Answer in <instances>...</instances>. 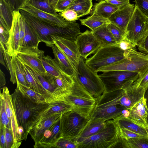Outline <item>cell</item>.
Returning a JSON list of instances; mask_svg holds the SVG:
<instances>
[{
  "mask_svg": "<svg viewBox=\"0 0 148 148\" xmlns=\"http://www.w3.org/2000/svg\"><path fill=\"white\" fill-rule=\"evenodd\" d=\"M11 96L17 123L18 126L23 128V140H25L39 114L49 103H34L24 96L17 88Z\"/></svg>",
  "mask_w": 148,
  "mask_h": 148,
  "instance_id": "6da1fadb",
  "label": "cell"
},
{
  "mask_svg": "<svg viewBox=\"0 0 148 148\" xmlns=\"http://www.w3.org/2000/svg\"><path fill=\"white\" fill-rule=\"evenodd\" d=\"M125 92L123 89L104 92L96 98V104L89 120L101 119L106 121L113 120L122 114L125 109L120 105V99Z\"/></svg>",
  "mask_w": 148,
  "mask_h": 148,
  "instance_id": "7a4b0ae2",
  "label": "cell"
},
{
  "mask_svg": "<svg viewBox=\"0 0 148 148\" xmlns=\"http://www.w3.org/2000/svg\"><path fill=\"white\" fill-rule=\"evenodd\" d=\"M20 12L40 42H44L48 47H50L53 44L51 37L52 35L59 36L68 39L73 38L75 35V28L71 23H68L64 27L52 26L40 21L22 9L20 10Z\"/></svg>",
  "mask_w": 148,
  "mask_h": 148,
  "instance_id": "3957f363",
  "label": "cell"
},
{
  "mask_svg": "<svg viewBox=\"0 0 148 148\" xmlns=\"http://www.w3.org/2000/svg\"><path fill=\"white\" fill-rule=\"evenodd\" d=\"M125 58L108 66L99 68L95 71L103 72L121 71L136 72L142 76L148 69V55L133 48L125 51Z\"/></svg>",
  "mask_w": 148,
  "mask_h": 148,
  "instance_id": "277c9868",
  "label": "cell"
},
{
  "mask_svg": "<svg viewBox=\"0 0 148 148\" xmlns=\"http://www.w3.org/2000/svg\"><path fill=\"white\" fill-rule=\"evenodd\" d=\"M102 130L77 143V148H115L120 140L119 127L113 120L106 121Z\"/></svg>",
  "mask_w": 148,
  "mask_h": 148,
  "instance_id": "5b68a950",
  "label": "cell"
},
{
  "mask_svg": "<svg viewBox=\"0 0 148 148\" xmlns=\"http://www.w3.org/2000/svg\"><path fill=\"white\" fill-rule=\"evenodd\" d=\"M70 93L64 99L71 106L72 110L89 119L95 106L96 99L79 83L75 75Z\"/></svg>",
  "mask_w": 148,
  "mask_h": 148,
  "instance_id": "8992f818",
  "label": "cell"
},
{
  "mask_svg": "<svg viewBox=\"0 0 148 148\" xmlns=\"http://www.w3.org/2000/svg\"><path fill=\"white\" fill-rule=\"evenodd\" d=\"M77 71L76 77L88 92L95 98L103 94L104 86L97 72L86 64L85 60L82 57L79 61Z\"/></svg>",
  "mask_w": 148,
  "mask_h": 148,
  "instance_id": "52a82bcc",
  "label": "cell"
},
{
  "mask_svg": "<svg viewBox=\"0 0 148 148\" xmlns=\"http://www.w3.org/2000/svg\"><path fill=\"white\" fill-rule=\"evenodd\" d=\"M99 75L104 87V92L123 89L130 87L139 78L137 72L121 71H113L102 72Z\"/></svg>",
  "mask_w": 148,
  "mask_h": 148,
  "instance_id": "ba28073f",
  "label": "cell"
},
{
  "mask_svg": "<svg viewBox=\"0 0 148 148\" xmlns=\"http://www.w3.org/2000/svg\"><path fill=\"white\" fill-rule=\"evenodd\" d=\"M124 51L115 45H103L85 62L95 71L99 68L111 65L126 57Z\"/></svg>",
  "mask_w": 148,
  "mask_h": 148,
  "instance_id": "9c48e42d",
  "label": "cell"
},
{
  "mask_svg": "<svg viewBox=\"0 0 148 148\" xmlns=\"http://www.w3.org/2000/svg\"><path fill=\"white\" fill-rule=\"evenodd\" d=\"M88 120L72 110L62 114L60 125V137L74 140L79 136Z\"/></svg>",
  "mask_w": 148,
  "mask_h": 148,
  "instance_id": "30bf717a",
  "label": "cell"
},
{
  "mask_svg": "<svg viewBox=\"0 0 148 148\" xmlns=\"http://www.w3.org/2000/svg\"><path fill=\"white\" fill-rule=\"evenodd\" d=\"M135 7L127 27L125 38L136 46L148 27V20L135 5Z\"/></svg>",
  "mask_w": 148,
  "mask_h": 148,
  "instance_id": "8fae6325",
  "label": "cell"
},
{
  "mask_svg": "<svg viewBox=\"0 0 148 148\" xmlns=\"http://www.w3.org/2000/svg\"><path fill=\"white\" fill-rule=\"evenodd\" d=\"M38 46L22 47L16 56L22 63L30 67L41 75H45L47 73L41 61L44 51L39 50Z\"/></svg>",
  "mask_w": 148,
  "mask_h": 148,
  "instance_id": "7c38bea8",
  "label": "cell"
},
{
  "mask_svg": "<svg viewBox=\"0 0 148 148\" xmlns=\"http://www.w3.org/2000/svg\"><path fill=\"white\" fill-rule=\"evenodd\" d=\"M75 42L81 57L85 60L104 45L91 31L88 30L79 34Z\"/></svg>",
  "mask_w": 148,
  "mask_h": 148,
  "instance_id": "4fadbf2b",
  "label": "cell"
},
{
  "mask_svg": "<svg viewBox=\"0 0 148 148\" xmlns=\"http://www.w3.org/2000/svg\"><path fill=\"white\" fill-rule=\"evenodd\" d=\"M51 37L53 44L57 47L70 61L77 74L81 56L75 42L58 35H52Z\"/></svg>",
  "mask_w": 148,
  "mask_h": 148,
  "instance_id": "5bb4252c",
  "label": "cell"
},
{
  "mask_svg": "<svg viewBox=\"0 0 148 148\" xmlns=\"http://www.w3.org/2000/svg\"><path fill=\"white\" fill-rule=\"evenodd\" d=\"M20 11L13 12V19L10 31L8 40L5 45L9 55L12 57L16 56L19 52L20 46V30L19 15Z\"/></svg>",
  "mask_w": 148,
  "mask_h": 148,
  "instance_id": "9a60e30c",
  "label": "cell"
},
{
  "mask_svg": "<svg viewBox=\"0 0 148 148\" xmlns=\"http://www.w3.org/2000/svg\"><path fill=\"white\" fill-rule=\"evenodd\" d=\"M21 9L28 12L40 21L52 26L64 27L67 25V22L59 14L53 15L41 11L27 4Z\"/></svg>",
  "mask_w": 148,
  "mask_h": 148,
  "instance_id": "2e32d148",
  "label": "cell"
},
{
  "mask_svg": "<svg viewBox=\"0 0 148 148\" xmlns=\"http://www.w3.org/2000/svg\"><path fill=\"white\" fill-rule=\"evenodd\" d=\"M128 110L129 115L126 118L145 128L148 126V109L144 96Z\"/></svg>",
  "mask_w": 148,
  "mask_h": 148,
  "instance_id": "e0dca14e",
  "label": "cell"
},
{
  "mask_svg": "<svg viewBox=\"0 0 148 148\" xmlns=\"http://www.w3.org/2000/svg\"><path fill=\"white\" fill-rule=\"evenodd\" d=\"M135 5L130 4L120 8L108 18L110 23L125 32L128 24L134 12Z\"/></svg>",
  "mask_w": 148,
  "mask_h": 148,
  "instance_id": "ac0fdd59",
  "label": "cell"
},
{
  "mask_svg": "<svg viewBox=\"0 0 148 148\" xmlns=\"http://www.w3.org/2000/svg\"><path fill=\"white\" fill-rule=\"evenodd\" d=\"M72 110L71 106L65 101L49 103L45 109L40 113L34 125L51 116L58 114H62Z\"/></svg>",
  "mask_w": 148,
  "mask_h": 148,
  "instance_id": "d6986e66",
  "label": "cell"
},
{
  "mask_svg": "<svg viewBox=\"0 0 148 148\" xmlns=\"http://www.w3.org/2000/svg\"><path fill=\"white\" fill-rule=\"evenodd\" d=\"M50 47L54 55V60L61 71L70 76L76 75L77 73L74 67L63 53L54 44Z\"/></svg>",
  "mask_w": 148,
  "mask_h": 148,
  "instance_id": "ffe728a7",
  "label": "cell"
},
{
  "mask_svg": "<svg viewBox=\"0 0 148 148\" xmlns=\"http://www.w3.org/2000/svg\"><path fill=\"white\" fill-rule=\"evenodd\" d=\"M106 125V121L103 120L91 121L89 119L81 133L74 140L78 143L85 138L94 135L103 129Z\"/></svg>",
  "mask_w": 148,
  "mask_h": 148,
  "instance_id": "44dd1931",
  "label": "cell"
},
{
  "mask_svg": "<svg viewBox=\"0 0 148 148\" xmlns=\"http://www.w3.org/2000/svg\"><path fill=\"white\" fill-rule=\"evenodd\" d=\"M120 99V105L129 110L134 104L145 96V92L140 88H129Z\"/></svg>",
  "mask_w": 148,
  "mask_h": 148,
  "instance_id": "7402d4cb",
  "label": "cell"
},
{
  "mask_svg": "<svg viewBox=\"0 0 148 148\" xmlns=\"http://www.w3.org/2000/svg\"><path fill=\"white\" fill-rule=\"evenodd\" d=\"M62 114L54 115L35 124L30 130L29 134L35 143L45 130L51 127L60 119Z\"/></svg>",
  "mask_w": 148,
  "mask_h": 148,
  "instance_id": "603a6c76",
  "label": "cell"
},
{
  "mask_svg": "<svg viewBox=\"0 0 148 148\" xmlns=\"http://www.w3.org/2000/svg\"><path fill=\"white\" fill-rule=\"evenodd\" d=\"M92 7L90 13V14H96L100 16L108 19L120 8L110 3L105 0L95 3Z\"/></svg>",
  "mask_w": 148,
  "mask_h": 148,
  "instance_id": "cb8c5ba5",
  "label": "cell"
},
{
  "mask_svg": "<svg viewBox=\"0 0 148 148\" xmlns=\"http://www.w3.org/2000/svg\"><path fill=\"white\" fill-rule=\"evenodd\" d=\"M22 63L23 66L25 77L29 88L41 95L45 98L46 100L49 96L48 93L33 75L28 66Z\"/></svg>",
  "mask_w": 148,
  "mask_h": 148,
  "instance_id": "d4e9b609",
  "label": "cell"
},
{
  "mask_svg": "<svg viewBox=\"0 0 148 148\" xmlns=\"http://www.w3.org/2000/svg\"><path fill=\"white\" fill-rule=\"evenodd\" d=\"M28 66L33 75L47 91L49 96L57 87L56 78L47 73L45 75H41L30 67Z\"/></svg>",
  "mask_w": 148,
  "mask_h": 148,
  "instance_id": "484cf974",
  "label": "cell"
},
{
  "mask_svg": "<svg viewBox=\"0 0 148 148\" xmlns=\"http://www.w3.org/2000/svg\"><path fill=\"white\" fill-rule=\"evenodd\" d=\"M107 24L102 25L91 31L104 45H114L117 42L108 28Z\"/></svg>",
  "mask_w": 148,
  "mask_h": 148,
  "instance_id": "4316f807",
  "label": "cell"
},
{
  "mask_svg": "<svg viewBox=\"0 0 148 148\" xmlns=\"http://www.w3.org/2000/svg\"><path fill=\"white\" fill-rule=\"evenodd\" d=\"M92 6V0H75L67 9L76 12L79 18L89 14Z\"/></svg>",
  "mask_w": 148,
  "mask_h": 148,
  "instance_id": "83f0119b",
  "label": "cell"
},
{
  "mask_svg": "<svg viewBox=\"0 0 148 148\" xmlns=\"http://www.w3.org/2000/svg\"><path fill=\"white\" fill-rule=\"evenodd\" d=\"M113 120L117 123L120 128H125L133 132L148 137L145 128L135 124L125 117L119 116Z\"/></svg>",
  "mask_w": 148,
  "mask_h": 148,
  "instance_id": "f1b7e54d",
  "label": "cell"
},
{
  "mask_svg": "<svg viewBox=\"0 0 148 148\" xmlns=\"http://www.w3.org/2000/svg\"><path fill=\"white\" fill-rule=\"evenodd\" d=\"M116 147L125 148H148V138H135L127 140L120 138Z\"/></svg>",
  "mask_w": 148,
  "mask_h": 148,
  "instance_id": "f546056e",
  "label": "cell"
},
{
  "mask_svg": "<svg viewBox=\"0 0 148 148\" xmlns=\"http://www.w3.org/2000/svg\"><path fill=\"white\" fill-rule=\"evenodd\" d=\"M79 21L82 25L88 27L91 31L110 23L108 19L100 16L94 14L86 18L79 19Z\"/></svg>",
  "mask_w": 148,
  "mask_h": 148,
  "instance_id": "4dcf8cb0",
  "label": "cell"
},
{
  "mask_svg": "<svg viewBox=\"0 0 148 148\" xmlns=\"http://www.w3.org/2000/svg\"><path fill=\"white\" fill-rule=\"evenodd\" d=\"M43 66L47 73L55 78L58 77L62 72L54 59L48 55H44L41 58Z\"/></svg>",
  "mask_w": 148,
  "mask_h": 148,
  "instance_id": "1f68e13d",
  "label": "cell"
},
{
  "mask_svg": "<svg viewBox=\"0 0 148 148\" xmlns=\"http://www.w3.org/2000/svg\"><path fill=\"white\" fill-rule=\"evenodd\" d=\"M11 63L17 82L29 88L25 77L22 64L16 56L12 57Z\"/></svg>",
  "mask_w": 148,
  "mask_h": 148,
  "instance_id": "d6a6232c",
  "label": "cell"
},
{
  "mask_svg": "<svg viewBox=\"0 0 148 148\" xmlns=\"http://www.w3.org/2000/svg\"><path fill=\"white\" fill-rule=\"evenodd\" d=\"M17 84L16 88L24 96L33 102L38 103H46L45 99L41 95L18 82H17Z\"/></svg>",
  "mask_w": 148,
  "mask_h": 148,
  "instance_id": "836d02e7",
  "label": "cell"
},
{
  "mask_svg": "<svg viewBox=\"0 0 148 148\" xmlns=\"http://www.w3.org/2000/svg\"><path fill=\"white\" fill-rule=\"evenodd\" d=\"M40 42H41L40 40L34 31L25 21L23 47L38 46Z\"/></svg>",
  "mask_w": 148,
  "mask_h": 148,
  "instance_id": "e575fe53",
  "label": "cell"
},
{
  "mask_svg": "<svg viewBox=\"0 0 148 148\" xmlns=\"http://www.w3.org/2000/svg\"><path fill=\"white\" fill-rule=\"evenodd\" d=\"M13 11L4 0H0V17L5 22L10 30L13 19Z\"/></svg>",
  "mask_w": 148,
  "mask_h": 148,
  "instance_id": "d590c367",
  "label": "cell"
},
{
  "mask_svg": "<svg viewBox=\"0 0 148 148\" xmlns=\"http://www.w3.org/2000/svg\"><path fill=\"white\" fill-rule=\"evenodd\" d=\"M26 4L41 11L53 15L58 14L48 0H29Z\"/></svg>",
  "mask_w": 148,
  "mask_h": 148,
  "instance_id": "8d00e7d4",
  "label": "cell"
},
{
  "mask_svg": "<svg viewBox=\"0 0 148 148\" xmlns=\"http://www.w3.org/2000/svg\"><path fill=\"white\" fill-rule=\"evenodd\" d=\"M0 127H7L11 129L10 121L5 111L4 97L1 92H0Z\"/></svg>",
  "mask_w": 148,
  "mask_h": 148,
  "instance_id": "74e56055",
  "label": "cell"
},
{
  "mask_svg": "<svg viewBox=\"0 0 148 148\" xmlns=\"http://www.w3.org/2000/svg\"><path fill=\"white\" fill-rule=\"evenodd\" d=\"M0 46L2 49V52L6 65L8 70H9L10 75V80L13 84L17 83L16 78L14 73L11 63V57L10 56L4 47V45L0 42Z\"/></svg>",
  "mask_w": 148,
  "mask_h": 148,
  "instance_id": "f35d334b",
  "label": "cell"
},
{
  "mask_svg": "<svg viewBox=\"0 0 148 148\" xmlns=\"http://www.w3.org/2000/svg\"><path fill=\"white\" fill-rule=\"evenodd\" d=\"M107 27L117 43L125 38V32L112 23L107 24Z\"/></svg>",
  "mask_w": 148,
  "mask_h": 148,
  "instance_id": "ab89813d",
  "label": "cell"
},
{
  "mask_svg": "<svg viewBox=\"0 0 148 148\" xmlns=\"http://www.w3.org/2000/svg\"><path fill=\"white\" fill-rule=\"evenodd\" d=\"M130 87L140 88L145 92L148 88V69L144 74L135 82Z\"/></svg>",
  "mask_w": 148,
  "mask_h": 148,
  "instance_id": "60d3db41",
  "label": "cell"
},
{
  "mask_svg": "<svg viewBox=\"0 0 148 148\" xmlns=\"http://www.w3.org/2000/svg\"><path fill=\"white\" fill-rule=\"evenodd\" d=\"M77 148V142L71 139L62 138H60L55 144L54 148Z\"/></svg>",
  "mask_w": 148,
  "mask_h": 148,
  "instance_id": "b9f144b4",
  "label": "cell"
},
{
  "mask_svg": "<svg viewBox=\"0 0 148 148\" xmlns=\"http://www.w3.org/2000/svg\"><path fill=\"white\" fill-rule=\"evenodd\" d=\"M120 138L127 140L130 138H146L148 137L136 133L124 128L119 127Z\"/></svg>",
  "mask_w": 148,
  "mask_h": 148,
  "instance_id": "7bdbcfd3",
  "label": "cell"
},
{
  "mask_svg": "<svg viewBox=\"0 0 148 148\" xmlns=\"http://www.w3.org/2000/svg\"><path fill=\"white\" fill-rule=\"evenodd\" d=\"M59 14L67 22H74L79 19L76 12L71 9H67Z\"/></svg>",
  "mask_w": 148,
  "mask_h": 148,
  "instance_id": "ee69618b",
  "label": "cell"
},
{
  "mask_svg": "<svg viewBox=\"0 0 148 148\" xmlns=\"http://www.w3.org/2000/svg\"><path fill=\"white\" fill-rule=\"evenodd\" d=\"M29 0H4L13 12L20 11V10Z\"/></svg>",
  "mask_w": 148,
  "mask_h": 148,
  "instance_id": "f6af8a7d",
  "label": "cell"
},
{
  "mask_svg": "<svg viewBox=\"0 0 148 148\" xmlns=\"http://www.w3.org/2000/svg\"><path fill=\"white\" fill-rule=\"evenodd\" d=\"M137 46L141 52L148 55V27Z\"/></svg>",
  "mask_w": 148,
  "mask_h": 148,
  "instance_id": "bcb514c9",
  "label": "cell"
},
{
  "mask_svg": "<svg viewBox=\"0 0 148 148\" xmlns=\"http://www.w3.org/2000/svg\"><path fill=\"white\" fill-rule=\"evenodd\" d=\"M135 5L148 20V0H135Z\"/></svg>",
  "mask_w": 148,
  "mask_h": 148,
  "instance_id": "7dc6e473",
  "label": "cell"
},
{
  "mask_svg": "<svg viewBox=\"0 0 148 148\" xmlns=\"http://www.w3.org/2000/svg\"><path fill=\"white\" fill-rule=\"evenodd\" d=\"M6 148H15L14 139L12 130L5 127Z\"/></svg>",
  "mask_w": 148,
  "mask_h": 148,
  "instance_id": "c3c4849f",
  "label": "cell"
},
{
  "mask_svg": "<svg viewBox=\"0 0 148 148\" xmlns=\"http://www.w3.org/2000/svg\"><path fill=\"white\" fill-rule=\"evenodd\" d=\"M75 0H58L55 7L57 12H61L68 9Z\"/></svg>",
  "mask_w": 148,
  "mask_h": 148,
  "instance_id": "681fc988",
  "label": "cell"
},
{
  "mask_svg": "<svg viewBox=\"0 0 148 148\" xmlns=\"http://www.w3.org/2000/svg\"><path fill=\"white\" fill-rule=\"evenodd\" d=\"M121 49L126 51L133 48H134L136 47L128 40L124 38L120 42L116 43L115 45Z\"/></svg>",
  "mask_w": 148,
  "mask_h": 148,
  "instance_id": "f907efd6",
  "label": "cell"
},
{
  "mask_svg": "<svg viewBox=\"0 0 148 148\" xmlns=\"http://www.w3.org/2000/svg\"><path fill=\"white\" fill-rule=\"evenodd\" d=\"M10 36V31L0 25V42L5 45L7 42Z\"/></svg>",
  "mask_w": 148,
  "mask_h": 148,
  "instance_id": "816d5d0a",
  "label": "cell"
},
{
  "mask_svg": "<svg viewBox=\"0 0 148 148\" xmlns=\"http://www.w3.org/2000/svg\"><path fill=\"white\" fill-rule=\"evenodd\" d=\"M107 2L119 7L130 4L129 0H105Z\"/></svg>",
  "mask_w": 148,
  "mask_h": 148,
  "instance_id": "f5cc1de1",
  "label": "cell"
},
{
  "mask_svg": "<svg viewBox=\"0 0 148 148\" xmlns=\"http://www.w3.org/2000/svg\"><path fill=\"white\" fill-rule=\"evenodd\" d=\"M0 148H6L5 127H0Z\"/></svg>",
  "mask_w": 148,
  "mask_h": 148,
  "instance_id": "db71d44e",
  "label": "cell"
},
{
  "mask_svg": "<svg viewBox=\"0 0 148 148\" xmlns=\"http://www.w3.org/2000/svg\"><path fill=\"white\" fill-rule=\"evenodd\" d=\"M6 84V81L4 73L0 70V87L1 92Z\"/></svg>",
  "mask_w": 148,
  "mask_h": 148,
  "instance_id": "11a10c76",
  "label": "cell"
},
{
  "mask_svg": "<svg viewBox=\"0 0 148 148\" xmlns=\"http://www.w3.org/2000/svg\"><path fill=\"white\" fill-rule=\"evenodd\" d=\"M0 62L1 64L3 65L8 70L7 66L5 63L4 59L2 52V49L1 46H0Z\"/></svg>",
  "mask_w": 148,
  "mask_h": 148,
  "instance_id": "9f6ffc18",
  "label": "cell"
},
{
  "mask_svg": "<svg viewBox=\"0 0 148 148\" xmlns=\"http://www.w3.org/2000/svg\"><path fill=\"white\" fill-rule=\"evenodd\" d=\"M50 4L55 8L58 0H48Z\"/></svg>",
  "mask_w": 148,
  "mask_h": 148,
  "instance_id": "6f0895ef",
  "label": "cell"
},
{
  "mask_svg": "<svg viewBox=\"0 0 148 148\" xmlns=\"http://www.w3.org/2000/svg\"><path fill=\"white\" fill-rule=\"evenodd\" d=\"M145 97L146 100L147 105L148 109V88L147 89L145 94Z\"/></svg>",
  "mask_w": 148,
  "mask_h": 148,
  "instance_id": "680465c9",
  "label": "cell"
},
{
  "mask_svg": "<svg viewBox=\"0 0 148 148\" xmlns=\"http://www.w3.org/2000/svg\"><path fill=\"white\" fill-rule=\"evenodd\" d=\"M145 129L147 135V136L148 138V125Z\"/></svg>",
  "mask_w": 148,
  "mask_h": 148,
  "instance_id": "91938a15",
  "label": "cell"
},
{
  "mask_svg": "<svg viewBox=\"0 0 148 148\" xmlns=\"http://www.w3.org/2000/svg\"><path fill=\"white\" fill-rule=\"evenodd\" d=\"M97 1H101L103 0H95Z\"/></svg>",
  "mask_w": 148,
  "mask_h": 148,
  "instance_id": "94428289",
  "label": "cell"
}]
</instances>
